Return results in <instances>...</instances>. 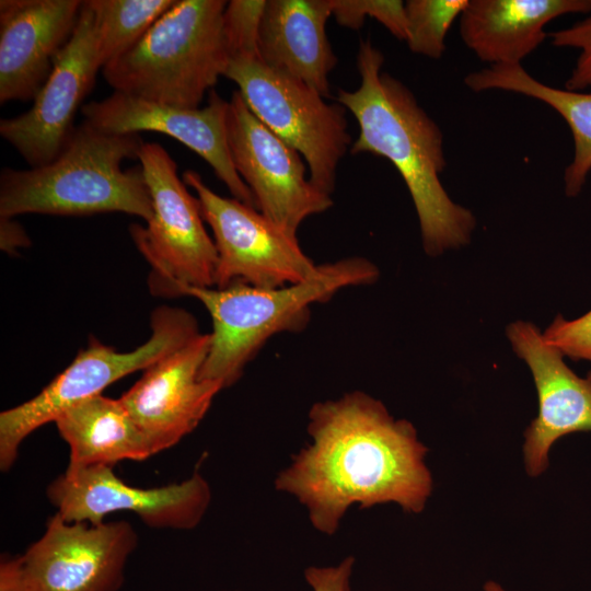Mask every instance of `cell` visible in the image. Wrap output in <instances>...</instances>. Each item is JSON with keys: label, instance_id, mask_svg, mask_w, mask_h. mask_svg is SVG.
<instances>
[{"label": "cell", "instance_id": "cell-12", "mask_svg": "<svg viewBox=\"0 0 591 591\" xmlns=\"http://www.w3.org/2000/svg\"><path fill=\"white\" fill-rule=\"evenodd\" d=\"M127 521L67 522L57 512L21 555L28 591H118L138 546Z\"/></svg>", "mask_w": 591, "mask_h": 591}, {"label": "cell", "instance_id": "cell-27", "mask_svg": "<svg viewBox=\"0 0 591 591\" xmlns=\"http://www.w3.org/2000/svg\"><path fill=\"white\" fill-rule=\"evenodd\" d=\"M543 337L564 356L591 362V311L571 321L557 315Z\"/></svg>", "mask_w": 591, "mask_h": 591}, {"label": "cell", "instance_id": "cell-8", "mask_svg": "<svg viewBox=\"0 0 591 591\" xmlns=\"http://www.w3.org/2000/svg\"><path fill=\"white\" fill-rule=\"evenodd\" d=\"M224 77L236 83L255 116L304 158L310 181L331 195L351 143L346 108L326 103L314 89L260 60L232 59Z\"/></svg>", "mask_w": 591, "mask_h": 591}, {"label": "cell", "instance_id": "cell-13", "mask_svg": "<svg viewBox=\"0 0 591 591\" xmlns=\"http://www.w3.org/2000/svg\"><path fill=\"white\" fill-rule=\"evenodd\" d=\"M100 69L94 19L83 1L73 33L57 55L32 107L0 120L1 137L31 167L46 165L60 154L76 129V112L93 88Z\"/></svg>", "mask_w": 591, "mask_h": 591}, {"label": "cell", "instance_id": "cell-10", "mask_svg": "<svg viewBox=\"0 0 591 591\" xmlns=\"http://www.w3.org/2000/svg\"><path fill=\"white\" fill-rule=\"evenodd\" d=\"M227 129L234 167L256 209L280 229L297 236L306 218L333 206L331 195L306 177L301 154L255 116L239 90L229 101Z\"/></svg>", "mask_w": 591, "mask_h": 591}, {"label": "cell", "instance_id": "cell-21", "mask_svg": "<svg viewBox=\"0 0 591 591\" xmlns=\"http://www.w3.org/2000/svg\"><path fill=\"white\" fill-rule=\"evenodd\" d=\"M464 83L474 92L503 90L536 99L554 108L570 128L575 147L572 161L565 170V192L568 197L580 193L591 171V93L546 85L521 65H493L468 73Z\"/></svg>", "mask_w": 591, "mask_h": 591}, {"label": "cell", "instance_id": "cell-6", "mask_svg": "<svg viewBox=\"0 0 591 591\" xmlns=\"http://www.w3.org/2000/svg\"><path fill=\"white\" fill-rule=\"evenodd\" d=\"M152 334L141 346L120 352L90 339L74 360L33 398L0 414V468L9 471L25 438L55 419L70 406L100 395L117 380L146 370L199 333L187 311L160 306L151 317Z\"/></svg>", "mask_w": 591, "mask_h": 591}, {"label": "cell", "instance_id": "cell-15", "mask_svg": "<svg viewBox=\"0 0 591 591\" xmlns=\"http://www.w3.org/2000/svg\"><path fill=\"white\" fill-rule=\"evenodd\" d=\"M210 341V333L198 334L143 370L120 397L155 454L190 433L223 389L199 378Z\"/></svg>", "mask_w": 591, "mask_h": 591}, {"label": "cell", "instance_id": "cell-7", "mask_svg": "<svg viewBox=\"0 0 591 591\" xmlns=\"http://www.w3.org/2000/svg\"><path fill=\"white\" fill-rule=\"evenodd\" d=\"M138 160L153 215L146 227L132 224V240L152 267L155 293L176 296L182 287H213L217 248L204 225L199 201L177 175V165L158 142H143Z\"/></svg>", "mask_w": 591, "mask_h": 591}, {"label": "cell", "instance_id": "cell-18", "mask_svg": "<svg viewBox=\"0 0 591 591\" xmlns=\"http://www.w3.org/2000/svg\"><path fill=\"white\" fill-rule=\"evenodd\" d=\"M332 0H266L258 53L267 67L331 94L328 76L337 63L325 26Z\"/></svg>", "mask_w": 591, "mask_h": 591}, {"label": "cell", "instance_id": "cell-32", "mask_svg": "<svg viewBox=\"0 0 591 591\" xmlns=\"http://www.w3.org/2000/svg\"><path fill=\"white\" fill-rule=\"evenodd\" d=\"M588 379H590V380H591V371H590V373H589V375H588Z\"/></svg>", "mask_w": 591, "mask_h": 591}, {"label": "cell", "instance_id": "cell-3", "mask_svg": "<svg viewBox=\"0 0 591 591\" xmlns=\"http://www.w3.org/2000/svg\"><path fill=\"white\" fill-rule=\"evenodd\" d=\"M142 143L138 135L107 134L84 120L50 163L1 171L0 218L125 212L148 222L153 208L142 169L121 166L138 159Z\"/></svg>", "mask_w": 591, "mask_h": 591}, {"label": "cell", "instance_id": "cell-26", "mask_svg": "<svg viewBox=\"0 0 591 591\" xmlns=\"http://www.w3.org/2000/svg\"><path fill=\"white\" fill-rule=\"evenodd\" d=\"M549 37L556 47L580 50L571 74L565 83V90L582 92L591 88V15L568 28L551 33Z\"/></svg>", "mask_w": 591, "mask_h": 591}, {"label": "cell", "instance_id": "cell-9", "mask_svg": "<svg viewBox=\"0 0 591 591\" xmlns=\"http://www.w3.org/2000/svg\"><path fill=\"white\" fill-rule=\"evenodd\" d=\"M183 182L196 192L202 219L217 248L215 288L243 282L262 288L298 283L318 266L292 236L256 208L215 193L199 173L186 170Z\"/></svg>", "mask_w": 591, "mask_h": 591}, {"label": "cell", "instance_id": "cell-16", "mask_svg": "<svg viewBox=\"0 0 591 591\" xmlns=\"http://www.w3.org/2000/svg\"><path fill=\"white\" fill-rule=\"evenodd\" d=\"M507 336L517 356L529 366L537 391L538 415L526 428L523 444L525 470L535 477L547 468L556 440L591 430V380L578 376L534 324L513 322Z\"/></svg>", "mask_w": 591, "mask_h": 591}, {"label": "cell", "instance_id": "cell-24", "mask_svg": "<svg viewBox=\"0 0 591 591\" xmlns=\"http://www.w3.org/2000/svg\"><path fill=\"white\" fill-rule=\"evenodd\" d=\"M266 0H231L223 13V30L230 60H260L259 25Z\"/></svg>", "mask_w": 591, "mask_h": 591}, {"label": "cell", "instance_id": "cell-5", "mask_svg": "<svg viewBox=\"0 0 591 591\" xmlns=\"http://www.w3.org/2000/svg\"><path fill=\"white\" fill-rule=\"evenodd\" d=\"M224 0H176L128 53L103 69L116 91L198 108L230 61Z\"/></svg>", "mask_w": 591, "mask_h": 591}, {"label": "cell", "instance_id": "cell-31", "mask_svg": "<svg viewBox=\"0 0 591 591\" xmlns=\"http://www.w3.org/2000/svg\"><path fill=\"white\" fill-rule=\"evenodd\" d=\"M484 591H507V590L495 581H487L484 584Z\"/></svg>", "mask_w": 591, "mask_h": 591}, {"label": "cell", "instance_id": "cell-4", "mask_svg": "<svg viewBox=\"0 0 591 591\" xmlns=\"http://www.w3.org/2000/svg\"><path fill=\"white\" fill-rule=\"evenodd\" d=\"M378 277L372 262L348 257L323 264L306 280L282 287L235 282L224 288H179L176 296L196 298L212 320L209 352L199 378L223 389L234 384L271 336L305 327L312 304L329 300L340 289L370 285Z\"/></svg>", "mask_w": 591, "mask_h": 591}, {"label": "cell", "instance_id": "cell-28", "mask_svg": "<svg viewBox=\"0 0 591 591\" xmlns=\"http://www.w3.org/2000/svg\"><path fill=\"white\" fill-rule=\"evenodd\" d=\"M355 559L345 558L339 565L331 567H309L305 580L313 591H350V576Z\"/></svg>", "mask_w": 591, "mask_h": 591}, {"label": "cell", "instance_id": "cell-1", "mask_svg": "<svg viewBox=\"0 0 591 591\" xmlns=\"http://www.w3.org/2000/svg\"><path fill=\"white\" fill-rule=\"evenodd\" d=\"M312 442L276 478V488L304 505L312 525L333 534L354 503L395 502L424 510L432 490L427 447L406 419H395L372 396L354 391L315 403L309 413Z\"/></svg>", "mask_w": 591, "mask_h": 591}, {"label": "cell", "instance_id": "cell-11", "mask_svg": "<svg viewBox=\"0 0 591 591\" xmlns=\"http://www.w3.org/2000/svg\"><path fill=\"white\" fill-rule=\"evenodd\" d=\"M49 502L67 522L100 524L115 511H130L152 529L192 530L211 500L208 482L194 473L166 486L139 488L125 484L113 466L66 470L46 489Z\"/></svg>", "mask_w": 591, "mask_h": 591}, {"label": "cell", "instance_id": "cell-19", "mask_svg": "<svg viewBox=\"0 0 591 591\" xmlns=\"http://www.w3.org/2000/svg\"><path fill=\"white\" fill-rule=\"evenodd\" d=\"M570 13H591V0H468L460 34L478 59L521 65L546 38L545 26Z\"/></svg>", "mask_w": 591, "mask_h": 591}, {"label": "cell", "instance_id": "cell-2", "mask_svg": "<svg viewBox=\"0 0 591 591\" xmlns=\"http://www.w3.org/2000/svg\"><path fill=\"white\" fill-rule=\"evenodd\" d=\"M384 56L371 40H361L358 89H339L337 100L357 119L359 136L352 154L389 160L405 182L419 220L424 250L437 256L470 242L476 221L455 204L440 182L447 166L443 135L412 91L382 71Z\"/></svg>", "mask_w": 591, "mask_h": 591}, {"label": "cell", "instance_id": "cell-17", "mask_svg": "<svg viewBox=\"0 0 591 591\" xmlns=\"http://www.w3.org/2000/svg\"><path fill=\"white\" fill-rule=\"evenodd\" d=\"M83 1H0V103L34 100L71 37Z\"/></svg>", "mask_w": 591, "mask_h": 591}, {"label": "cell", "instance_id": "cell-29", "mask_svg": "<svg viewBox=\"0 0 591 591\" xmlns=\"http://www.w3.org/2000/svg\"><path fill=\"white\" fill-rule=\"evenodd\" d=\"M0 591H28L21 556H4L0 561Z\"/></svg>", "mask_w": 591, "mask_h": 591}, {"label": "cell", "instance_id": "cell-14", "mask_svg": "<svg viewBox=\"0 0 591 591\" xmlns=\"http://www.w3.org/2000/svg\"><path fill=\"white\" fill-rule=\"evenodd\" d=\"M229 101L210 91L202 108H185L114 92L83 105L84 120L114 135L155 131L170 136L200 155L233 198L256 208L252 192L236 172L228 144Z\"/></svg>", "mask_w": 591, "mask_h": 591}, {"label": "cell", "instance_id": "cell-23", "mask_svg": "<svg viewBox=\"0 0 591 591\" xmlns=\"http://www.w3.org/2000/svg\"><path fill=\"white\" fill-rule=\"evenodd\" d=\"M468 0H408L405 2L409 49L439 59L445 50V37Z\"/></svg>", "mask_w": 591, "mask_h": 591}, {"label": "cell", "instance_id": "cell-20", "mask_svg": "<svg viewBox=\"0 0 591 591\" xmlns=\"http://www.w3.org/2000/svg\"><path fill=\"white\" fill-rule=\"evenodd\" d=\"M54 422L70 448L67 470L114 466L119 461H142L155 454L120 398L102 394L89 397L63 410Z\"/></svg>", "mask_w": 591, "mask_h": 591}, {"label": "cell", "instance_id": "cell-22", "mask_svg": "<svg viewBox=\"0 0 591 591\" xmlns=\"http://www.w3.org/2000/svg\"><path fill=\"white\" fill-rule=\"evenodd\" d=\"M176 0H86L102 69L135 47Z\"/></svg>", "mask_w": 591, "mask_h": 591}, {"label": "cell", "instance_id": "cell-30", "mask_svg": "<svg viewBox=\"0 0 591 591\" xmlns=\"http://www.w3.org/2000/svg\"><path fill=\"white\" fill-rule=\"evenodd\" d=\"M1 248L10 252L18 246H24L30 240L23 228L14 222L12 218H1Z\"/></svg>", "mask_w": 591, "mask_h": 591}, {"label": "cell", "instance_id": "cell-25", "mask_svg": "<svg viewBox=\"0 0 591 591\" xmlns=\"http://www.w3.org/2000/svg\"><path fill=\"white\" fill-rule=\"evenodd\" d=\"M332 15L336 22L359 30L366 16L380 22L399 40L407 39L405 3L398 0H332Z\"/></svg>", "mask_w": 591, "mask_h": 591}]
</instances>
